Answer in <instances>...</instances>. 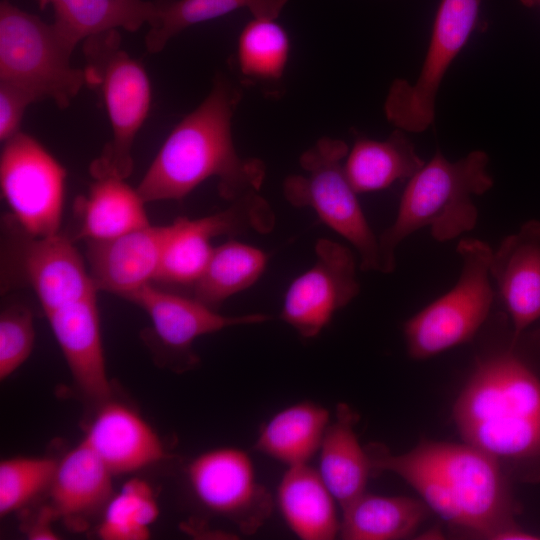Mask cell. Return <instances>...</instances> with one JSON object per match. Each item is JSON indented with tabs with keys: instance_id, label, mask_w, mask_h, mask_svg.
<instances>
[{
	"instance_id": "obj_1",
	"label": "cell",
	"mask_w": 540,
	"mask_h": 540,
	"mask_svg": "<svg viewBox=\"0 0 540 540\" xmlns=\"http://www.w3.org/2000/svg\"><path fill=\"white\" fill-rule=\"evenodd\" d=\"M539 354L540 333L510 327L478 357L453 408L463 442L531 482L540 481Z\"/></svg>"
},
{
	"instance_id": "obj_2",
	"label": "cell",
	"mask_w": 540,
	"mask_h": 540,
	"mask_svg": "<svg viewBox=\"0 0 540 540\" xmlns=\"http://www.w3.org/2000/svg\"><path fill=\"white\" fill-rule=\"evenodd\" d=\"M367 451L373 471L400 477L448 523L488 539L540 538L515 522L516 506L504 469L478 448L426 440L402 454L375 444Z\"/></svg>"
},
{
	"instance_id": "obj_3",
	"label": "cell",
	"mask_w": 540,
	"mask_h": 540,
	"mask_svg": "<svg viewBox=\"0 0 540 540\" xmlns=\"http://www.w3.org/2000/svg\"><path fill=\"white\" fill-rule=\"evenodd\" d=\"M242 87L223 73L214 76L208 95L172 129L136 188L146 203L180 201L211 177L230 202L260 189L265 163L241 157L232 137Z\"/></svg>"
},
{
	"instance_id": "obj_4",
	"label": "cell",
	"mask_w": 540,
	"mask_h": 540,
	"mask_svg": "<svg viewBox=\"0 0 540 540\" xmlns=\"http://www.w3.org/2000/svg\"><path fill=\"white\" fill-rule=\"evenodd\" d=\"M488 163L481 150L455 162L437 151L408 180L394 222L378 238L381 272L394 271L397 247L422 228H429L435 240L447 242L476 226L473 199L493 186Z\"/></svg>"
},
{
	"instance_id": "obj_5",
	"label": "cell",
	"mask_w": 540,
	"mask_h": 540,
	"mask_svg": "<svg viewBox=\"0 0 540 540\" xmlns=\"http://www.w3.org/2000/svg\"><path fill=\"white\" fill-rule=\"evenodd\" d=\"M86 85L95 88L105 105L112 137L90 166L92 177L126 179L133 171L132 147L150 109L149 77L136 59L121 47L118 30L83 42Z\"/></svg>"
},
{
	"instance_id": "obj_6",
	"label": "cell",
	"mask_w": 540,
	"mask_h": 540,
	"mask_svg": "<svg viewBox=\"0 0 540 540\" xmlns=\"http://www.w3.org/2000/svg\"><path fill=\"white\" fill-rule=\"evenodd\" d=\"M492 248L482 240L461 239V271L456 284L404 325L408 355L425 360L469 342L486 324L494 300L490 276Z\"/></svg>"
},
{
	"instance_id": "obj_7",
	"label": "cell",
	"mask_w": 540,
	"mask_h": 540,
	"mask_svg": "<svg viewBox=\"0 0 540 540\" xmlns=\"http://www.w3.org/2000/svg\"><path fill=\"white\" fill-rule=\"evenodd\" d=\"M73 50L53 23L1 1L0 81L65 109L86 85L85 70L71 65Z\"/></svg>"
},
{
	"instance_id": "obj_8",
	"label": "cell",
	"mask_w": 540,
	"mask_h": 540,
	"mask_svg": "<svg viewBox=\"0 0 540 540\" xmlns=\"http://www.w3.org/2000/svg\"><path fill=\"white\" fill-rule=\"evenodd\" d=\"M348 151L343 140L320 138L301 154L304 172L285 179L283 194L292 206L313 209L324 224L345 238L357 250L363 271H380L378 238L344 170Z\"/></svg>"
},
{
	"instance_id": "obj_9",
	"label": "cell",
	"mask_w": 540,
	"mask_h": 540,
	"mask_svg": "<svg viewBox=\"0 0 540 540\" xmlns=\"http://www.w3.org/2000/svg\"><path fill=\"white\" fill-rule=\"evenodd\" d=\"M481 0H441L421 70L414 83L392 82L384 103L387 120L405 132H423L434 121L441 83L474 30Z\"/></svg>"
},
{
	"instance_id": "obj_10",
	"label": "cell",
	"mask_w": 540,
	"mask_h": 540,
	"mask_svg": "<svg viewBox=\"0 0 540 540\" xmlns=\"http://www.w3.org/2000/svg\"><path fill=\"white\" fill-rule=\"evenodd\" d=\"M66 171L32 136L19 131L0 157V187L14 221L27 233H59Z\"/></svg>"
},
{
	"instance_id": "obj_11",
	"label": "cell",
	"mask_w": 540,
	"mask_h": 540,
	"mask_svg": "<svg viewBox=\"0 0 540 540\" xmlns=\"http://www.w3.org/2000/svg\"><path fill=\"white\" fill-rule=\"evenodd\" d=\"M187 477L197 500L243 534L256 533L271 515L273 498L242 449L219 447L203 452L188 465Z\"/></svg>"
},
{
	"instance_id": "obj_12",
	"label": "cell",
	"mask_w": 540,
	"mask_h": 540,
	"mask_svg": "<svg viewBox=\"0 0 540 540\" xmlns=\"http://www.w3.org/2000/svg\"><path fill=\"white\" fill-rule=\"evenodd\" d=\"M257 191L231 201L226 209L205 217H178L171 224L155 281L194 285L204 272L220 235H238L253 230L268 233L275 215Z\"/></svg>"
},
{
	"instance_id": "obj_13",
	"label": "cell",
	"mask_w": 540,
	"mask_h": 540,
	"mask_svg": "<svg viewBox=\"0 0 540 540\" xmlns=\"http://www.w3.org/2000/svg\"><path fill=\"white\" fill-rule=\"evenodd\" d=\"M316 260L289 285L280 319L303 338H313L360 291L352 251L327 238L315 245Z\"/></svg>"
},
{
	"instance_id": "obj_14",
	"label": "cell",
	"mask_w": 540,
	"mask_h": 540,
	"mask_svg": "<svg viewBox=\"0 0 540 540\" xmlns=\"http://www.w3.org/2000/svg\"><path fill=\"white\" fill-rule=\"evenodd\" d=\"M15 224L14 262L45 315L96 295L88 267L71 239L60 233L34 236Z\"/></svg>"
},
{
	"instance_id": "obj_15",
	"label": "cell",
	"mask_w": 540,
	"mask_h": 540,
	"mask_svg": "<svg viewBox=\"0 0 540 540\" xmlns=\"http://www.w3.org/2000/svg\"><path fill=\"white\" fill-rule=\"evenodd\" d=\"M125 299L146 312L160 346L186 366L197 362L192 349L197 338L229 327L262 323L270 318L262 313L222 315L193 297L169 293L151 283Z\"/></svg>"
},
{
	"instance_id": "obj_16",
	"label": "cell",
	"mask_w": 540,
	"mask_h": 540,
	"mask_svg": "<svg viewBox=\"0 0 540 540\" xmlns=\"http://www.w3.org/2000/svg\"><path fill=\"white\" fill-rule=\"evenodd\" d=\"M171 224H151L105 240H86V261L96 290L126 298L156 280Z\"/></svg>"
},
{
	"instance_id": "obj_17",
	"label": "cell",
	"mask_w": 540,
	"mask_h": 540,
	"mask_svg": "<svg viewBox=\"0 0 540 540\" xmlns=\"http://www.w3.org/2000/svg\"><path fill=\"white\" fill-rule=\"evenodd\" d=\"M490 276L514 335L540 318V220H529L492 251Z\"/></svg>"
},
{
	"instance_id": "obj_18",
	"label": "cell",
	"mask_w": 540,
	"mask_h": 540,
	"mask_svg": "<svg viewBox=\"0 0 540 540\" xmlns=\"http://www.w3.org/2000/svg\"><path fill=\"white\" fill-rule=\"evenodd\" d=\"M46 317L81 392L100 404L109 400L96 295L62 306Z\"/></svg>"
},
{
	"instance_id": "obj_19",
	"label": "cell",
	"mask_w": 540,
	"mask_h": 540,
	"mask_svg": "<svg viewBox=\"0 0 540 540\" xmlns=\"http://www.w3.org/2000/svg\"><path fill=\"white\" fill-rule=\"evenodd\" d=\"M83 440L113 475L135 472L166 456L160 438L139 414L109 400L101 404Z\"/></svg>"
},
{
	"instance_id": "obj_20",
	"label": "cell",
	"mask_w": 540,
	"mask_h": 540,
	"mask_svg": "<svg viewBox=\"0 0 540 540\" xmlns=\"http://www.w3.org/2000/svg\"><path fill=\"white\" fill-rule=\"evenodd\" d=\"M112 472L83 440L58 461L49 488L50 507L67 524L84 525L113 496Z\"/></svg>"
},
{
	"instance_id": "obj_21",
	"label": "cell",
	"mask_w": 540,
	"mask_h": 540,
	"mask_svg": "<svg viewBox=\"0 0 540 540\" xmlns=\"http://www.w3.org/2000/svg\"><path fill=\"white\" fill-rule=\"evenodd\" d=\"M336 499L309 463L287 467L276 504L290 530L302 540H331L340 532Z\"/></svg>"
},
{
	"instance_id": "obj_22",
	"label": "cell",
	"mask_w": 540,
	"mask_h": 540,
	"mask_svg": "<svg viewBox=\"0 0 540 540\" xmlns=\"http://www.w3.org/2000/svg\"><path fill=\"white\" fill-rule=\"evenodd\" d=\"M357 419L347 404H338L318 451V472L341 509L366 492L373 471L368 451L355 432Z\"/></svg>"
},
{
	"instance_id": "obj_23",
	"label": "cell",
	"mask_w": 540,
	"mask_h": 540,
	"mask_svg": "<svg viewBox=\"0 0 540 540\" xmlns=\"http://www.w3.org/2000/svg\"><path fill=\"white\" fill-rule=\"evenodd\" d=\"M145 203L125 179L95 177L87 194L75 201L77 239L105 240L149 225Z\"/></svg>"
},
{
	"instance_id": "obj_24",
	"label": "cell",
	"mask_w": 540,
	"mask_h": 540,
	"mask_svg": "<svg viewBox=\"0 0 540 540\" xmlns=\"http://www.w3.org/2000/svg\"><path fill=\"white\" fill-rule=\"evenodd\" d=\"M289 54L290 39L284 27L276 19L253 17L237 41L234 63L239 83L277 98L284 92Z\"/></svg>"
},
{
	"instance_id": "obj_25",
	"label": "cell",
	"mask_w": 540,
	"mask_h": 540,
	"mask_svg": "<svg viewBox=\"0 0 540 540\" xmlns=\"http://www.w3.org/2000/svg\"><path fill=\"white\" fill-rule=\"evenodd\" d=\"M424 164L405 131L396 128L385 140L356 139L345 158L344 170L360 194L409 180Z\"/></svg>"
},
{
	"instance_id": "obj_26",
	"label": "cell",
	"mask_w": 540,
	"mask_h": 540,
	"mask_svg": "<svg viewBox=\"0 0 540 540\" xmlns=\"http://www.w3.org/2000/svg\"><path fill=\"white\" fill-rule=\"evenodd\" d=\"M51 6L53 25L74 48L88 37L124 29L134 32L148 24L155 3L148 0H37Z\"/></svg>"
},
{
	"instance_id": "obj_27",
	"label": "cell",
	"mask_w": 540,
	"mask_h": 540,
	"mask_svg": "<svg viewBox=\"0 0 540 540\" xmlns=\"http://www.w3.org/2000/svg\"><path fill=\"white\" fill-rule=\"evenodd\" d=\"M330 421L323 406L311 401L295 403L261 427L254 447L287 467L306 464L319 451Z\"/></svg>"
},
{
	"instance_id": "obj_28",
	"label": "cell",
	"mask_w": 540,
	"mask_h": 540,
	"mask_svg": "<svg viewBox=\"0 0 540 540\" xmlns=\"http://www.w3.org/2000/svg\"><path fill=\"white\" fill-rule=\"evenodd\" d=\"M429 507L405 496L363 493L342 509L340 536L346 540H398L412 535Z\"/></svg>"
},
{
	"instance_id": "obj_29",
	"label": "cell",
	"mask_w": 540,
	"mask_h": 540,
	"mask_svg": "<svg viewBox=\"0 0 540 540\" xmlns=\"http://www.w3.org/2000/svg\"><path fill=\"white\" fill-rule=\"evenodd\" d=\"M288 0H154L145 36L150 53H158L185 29L246 8L254 18L277 19Z\"/></svg>"
},
{
	"instance_id": "obj_30",
	"label": "cell",
	"mask_w": 540,
	"mask_h": 540,
	"mask_svg": "<svg viewBox=\"0 0 540 540\" xmlns=\"http://www.w3.org/2000/svg\"><path fill=\"white\" fill-rule=\"evenodd\" d=\"M268 255L236 240L214 247L210 260L193 285V298L217 310L228 298L251 287L265 271Z\"/></svg>"
},
{
	"instance_id": "obj_31",
	"label": "cell",
	"mask_w": 540,
	"mask_h": 540,
	"mask_svg": "<svg viewBox=\"0 0 540 540\" xmlns=\"http://www.w3.org/2000/svg\"><path fill=\"white\" fill-rule=\"evenodd\" d=\"M98 534L105 540H145L159 515L151 486L133 478L112 496L103 511Z\"/></svg>"
},
{
	"instance_id": "obj_32",
	"label": "cell",
	"mask_w": 540,
	"mask_h": 540,
	"mask_svg": "<svg viewBox=\"0 0 540 540\" xmlns=\"http://www.w3.org/2000/svg\"><path fill=\"white\" fill-rule=\"evenodd\" d=\"M58 461L48 457H14L0 463V514H10L49 489Z\"/></svg>"
},
{
	"instance_id": "obj_33",
	"label": "cell",
	"mask_w": 540,
	"mask_h": 540,
	"mask_svg": "<svg viewBox=\"0 0 540 540\" xmlns=\"http://www.w3.org/2000/svg\"><path fill=\"white\" fill-rule=\"evenodd\" d=\"M35 341L33 315L23 305H11L0 315V379L15 372L30 356Z\"/></svg>"
},
{
	"instance_id": "obj_34",
	"label": "cell",
	"mask_w": 540,
	"mask_h": 540,
	"mask_svg": "<svg viewBox=\"0 0 540 540\" xmlns=\"http://www.w3.org/2000/svg\"><path fill=\"white\" fill-rule=\"evenodd\" d=\"M37 98L28 90L0 81V141L6 142L19 132L25 110Z\"/></svg>"
},
{
	"instance_id": "obj_35",
	"label": "cell",
	"mask_w": 540,
	"mask_h": 540,
	"mask_svg": "<svg viewBox=\"0 0 540 540\" xmlns=\"http://www.w3.org/2000/svg\"><path fill=\"white\" fill-rule=\"evenodd\" d=\"M57 519L52 508L45 506L38 514L36 520L28 528L27 536L33 540H54L58 535L52 528V521Z\"/></svg>"
},
{
	"instance_id": "obj_36",
	"label": "cell",
	"mask_w": 540,
	"mask_h": 540,
	"mask_svg": "<svg viewBox=\"0 0 540 540\" xmlns=\"http://www.w3.org/2000/svg\"><path fill=\"white\" fill-rule=\"evenodd\" d=\"M527 7H540V0H520Z\"/></svg>"
}]
</instances>
